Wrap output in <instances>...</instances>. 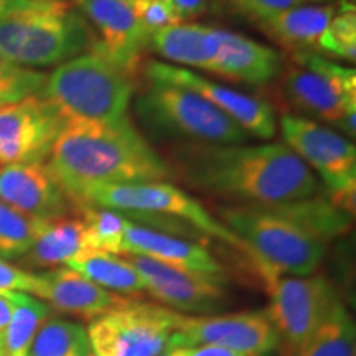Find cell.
<instances>
[{"instance_id": "ee69618b", "label": "cell", "mask_w": 356, "mask_h": 356, "mask_svg": "<svg viewBox=\"0 0 356 356\" xmlns=\"http://www.w3.org/2000/svg\"><path fill=\"white\" fill-rule=\"evenodd\" d=\"M43 2H47V0H43Z\"/></svg>"}, {"instance_id": "44dd1931", "label": "cell", "mask_w": 356, "mask_h": 356, "mask_svg": "<svg viewBox=\"0 0 356 356\" xmlns=\"http://www.w3.org/2000/svg\"><path fill=\"white\" fill-rule=\"evenodd\" d=\"M337 12V6L302 3L254 24L262 33L287 50L312 51L320 55L323 38Z\"/></svg>"}, {"instance_id": "d6986e66", "label": "cell", "mask_w": 356, "mask_h": 356, "mask_svg": "<svg viewBox=\"0 0 356 356\" xmlns=\"http://www.w3.org/2000/svg\"><path fill=\"white\" fill-rule=\"evenodd\" d=\"M122 254L149 257V259L180 267V269L225 274L220 261L202 244L172 236L167 231L163 233V231L149 228L142 222L131 220L129 216H126V225H124Z\"/></svg>"}, {"instance_id": "603a6c76", "label": "cell", "mask_w": 356, "mask_h": 356, "mask_svg": "<svg viewBox=\"0 0 356 356\" xmlns=\"http://www.w3.org/2000/svg\"><path fill=\"white\" fill-rule=\"evenodd\" d=\"M84 233L86 226L81 216H60L44 220L32 249L22 257L26 266L40 269H55L66 266L84 251Z\"/></svg>"}, {"instance_id": "ba28073f", "label": "cell", "mask_w": 356, "mask_h": 356, "mask_svg": "<svg viewBox=\"0 0 356 356\" xmlns=\"http://www.w3.org/2000/svg\"><path fill=\"white\" fill-rule=\"evenodd\" d=\"M291 60L296 66L287 70L284 89L292 106L353 139L356 71L312 51H292Z\"/></svg>"}, {"instance_id": "836d02e7", "label": "cell", "mask_w": 356, "mask_h": 356, "mask_svg": "<svg viewBox=\"0 0 356 356\" xmlns=\"http://www.w3.org/2000/svg\"><path fill=\"white\" fill-rule=\"evenodd\" d=\"M37 274L13 266L0 257V293L3 292H25L33 296Z\"/></svg>"}, {"instance_id": "5b68a950", "label": "cell", "mask_w": 356, "mask_h": 356, "mask_svg": "<svg viewBox=\"0 0 356 356\" xmlns=\"http://www.w3.org/2000/svg\"><path fill=\"white\" fill-rule=\"evenodd\" d=\"M42 95L65 122L115 121L127 115L136 81L101 51L91 50L58 65Z\"/></svg>"}, {"instance_id": "7402d4cb", "label": "cell", "mask_w": 356, "mask_h": 356, "mask_svg": "<svg viewBox=\"0 0 356 356\" xmlns=\"http://www.w3.org/2000/svg\"><path fill=\"white\" fill-rule=\"evenodd\" d=\"M220 37L222 50L216 76L261 86L282 74V56L274 48L229 30L220 29Z\"/></svg>"}, {"instance_id": "52a82bcc", "label": "cell", "mask_w": 356, "mask_h": 356, "mask_svg": "<svg viewBox=\"0 0 356 356\" xmlns=\"http://www.w3.org/2000/svg\"><path fill=\"white\" fill-rule=\"evenodd\" d=\"M99 207L136 216H170L184 220L202 233L220 239L252 259L246 243L211 215L202 203L168 181L126 185H92L79 191L71 207Z\"/></svg>"}, {"instance_id": "8992f818", "label": "cell", "mask_w": 356, "mask_h": 356, "mask_svg": "<svg viewBox=\"0 0 356 356\" xmlns=\"http://www.w3.org/2000/svg\"><path fill=\"white\" fill-rule=\"evenodd\" d=\"M140 121L160 136L207 145H238L248 134L190 89L149 81L136 101Z\"/></svg>"}, {"instance_id": "9c48e42d", "label": "cell", "mask_w": 356, "mask_h": 356, "mask_svg": "<svg viewBox=\"0 0 356 356\" xmlns=\"http://www.w3.org/2000/svg\"><path fill=\"white\" fill-rule=\"evenodd\" d=\"M284 144L322 181L327 197L353 215L356 198V147L335 129L304 115L280 119Z\"/></svg>"}, {"instance_id": "8d00e7d4", "label": "cell", "mask_w": 356, "mask_h": 356, "mask_svg": "<svg viewBox=\"0 0 356 356\" xmlns=\"http://www.w3.org/2000/svg\"><path fill=\"white\" fill-rule=\"evenodd\" d=\"M37 2L40 0H0V20L15 15L19 12L29 10V8L37 6Z\"/></svg>"}, {"instance_id": "4316f807", "label": "cell", "mask_w": 356, "mask_h": 356, "mask_svg": "<svg viewBox=\"0 0 356 356\" xmlns=\"http://www.w3.org/2000/svg\"><path fill=\"white\" fill-rule=\"evenodd\" d=\"M89 353L88 330L81 323L50 317L40 328L30 356H86Z\"/></svg>"}, {"instance_id": "d6a6232c", "label": "cell", "mask_w": 356, "mask_h": 356, "mask_svg": "<svg viewBox=\"0 0 356 356\" xmlns=\"http://www.w3.org/2000/svg\"><path fill=\"white\" fill-rule=\"evenodd\" d=\"M136 10L147 37L159 30L181 24L180 17L163 0H136Z\"/></svg>"}, {"instance_id": "cb8c5ba5", "label": "cell", "mask_w": 356, "mask_h": 356, "mask_svg": "<svg viewBox=\"0 0 356 356\" xmlns=\"http://www.w3.org/2000/svg\"><path fill=\"white\" fill-rule=\"evenodd\" d=\"M66 267L118 296H139L145 292V284L139 273L134 269L129 259L118 254L84 249Z\"/></svg>"}, {"instance_id": "8fae6325", "label": "cell", "mask_w": 356, "mask_h": 356, "mask_svg": "<svg viewBox=\"0 0 356 356\" xmlns=\"http://www.w3.org/2000/svg\"><path fill=\"white\" fill-rule=\"evenodd\" d=\"M269 292L266 312L279 337L282 356H293L337 305V289L323 275L262 274Z\"/></svg>"}, {"instance_id": "f35d334b", "label": "cell", "mask_w": 356, "mask_h": 356, "mask_svg": "<svg viewBox=\"0 0 356 356\" xmlns=\"http://www.w3.org/2000/svg\"><path fill=\"white\" fill-rule=\"evenodd\" d=\"M66 2H70V3H76L78 7H81L83 3H86L88 0H66Z\"/></svg>"}, {"instance_id": "7a4b0ae2", "label": "cell", "mask_w": 356, "mask_h": 356, "mask_svg": "<svg viewBox=\"0 0 356 356\" xmlns=\"http://www.w3.org/2000/svg\"><path fill=\"white\" fill-rule=\"evenodd\" d=\"M44 165L70 203L92 185L149 184L172 177L170 165L129 115L115 121L66 122Z\"/></svg>"}, {"instance_id": "30bf717a", "label": "cell", "mask_w": 356, "mask_h": 356, "mask_svg": "<svg viewBox=\"0 0 356 356\" xmlns=\"http://www.w3.org/2000/svg\"><path fill=\"white\" fill-rule=\"evenodd\" d=\"M180 314L163 305L132 299L89 323L88 338L96 356H155L168 351Z\"/></svg>"}, {"instance_id": "1f68e13d", "label": "cell", "mask_w": 356, "mask_h": 356, "mask_svg": "<svg viewBox=\"0 0 356 356\" xmlns=\"http://www.w3.org/2000/svg\"><path fill=\"white\" fill-rule=\"evenodd\" d=\"M231 12L239 13L251 22L266 19L287 8L309 3L312 0H215Z\"/></svg>"}, {"instance_id": "b9f144b4", "label": "cell", "mask_w": 356, "mask_h": 356, "mask_svg": "<svg viewBox=\"0 0 356 356\" xmlns=\"http://www.w3.org/2000/svg\"><path fill=\"white\" fill-rule=\"evenodd\" d=\"M0 356H7L6 351H0Z\"/></svg>"}, {"instance_id": "4dcf8cb0", "label": "cell", "mask_w": 356, "mask_h": 356, "mask_svg": "<svg viewBox=\"0 0 356 356\" xmlns=\"http://www.w3.org/2000/svg\"><path fill=\"white\" fill-rule=\"evenodd\" d=\"M47 76L40 71L15 65L0 55V96L8 104L29 96L42 95Z\"/></svg>"}, {"instance_id": "83f0119b", "label": "cell", "mask_w": 356, "mask_h": 356, "mask_svg": "<svg viewBox=\"0 0 356 356\" xmlns=\"http://www.w3.org/2000/svg\"><path fill=\"white\" fill-rule=\"evenodd\" d=\"M79 216L86 226L84 249L122 254L126 215L99 207H78Z\"/></svg>"}, {"instance_id": "60d3db41", "label": "cell", "mask_w": 356, "mask_h": 356, "mask_svg": "<svg viewBox=\"0 0 356 356\" xmlns=\"http://www.w3.org/2000/svg\"><path fill=\"white\" fill-rule=\"evenodd\" d=\"M155 356H170V350H168V351H163V353H160V355H155Z\"/></svg>"}, {"instance_id": "ac0fdd59", "label": "cell", "mask_w": 356, "mask_h": 356, "mask_svg": "<svg viewBox=\"0 0 356 356\" xmlns=\"http://www.w3.org/2000/svg\"><path fill=\"white\" fill-rule=\"evenodd\" d=\"M33 297L60 314L92 320L126 299L99 287L66 266L37 274Z\"/></svg>"}, {"instance_id": "7bdbcfd3", "label": "cell", "mask_w": 356, "mask_h": 356, "mask_svg": "<svg viewBox=\"0 0 356 356\" xmlns=\"http://www.w3.org/2000/svg\"><path fill=\"white\" fill-rule=\"evenodd\" d=\"M170 356H173V355H172V351H170Z\"/></svg>"}, {"instance_id": "e575fe53", "label": "cell", "mask_w": 356, "mask_h": 356, "mask_svg": "<svg viewBox=\"0 0 356 356\" xmlns=\"http://www.w3.org/2000/svg\"><path fill=\"white\" fill-rule=\"evenodd\" d=\"M163 2L170 6L181 22L197 19L208 8V0H163Z\"/></svg>"}, {"instance_id": "f1b7e54d", "label": "cell", "mask_w": 356, "mask_h": 356, "mask_svg": "<svg viewBox=\"0 0 356 356\" xmlns=\"http://www.w3.org/2000/svg\"><path fill=\"white\" fill-rule=\"evenodd\" d=\"M44 220H35L0 202V257L20 259L33 246Z\"/></svg>"}, {"instance_id": "5bb4252c", "label": "cell", "mask_w": 356, "mask_h": 356, "mask_svg": "<svg viewBox=\"0 0 356 356\" xmlns=\"http://www.w3.org/2000/svg\"><path fill=\"white\" fill-rule=\"evenodd\" d=\"M65 124V119L43 95L2 106L0 167L47 162Z\"/></svg>"}, {"instance_id": "ab89813d", "label": "cell", "mask_w": 356, "mask_h": 356, "mask_svg": "<svg viewBox=\"0 0 356 356\" xmlns=\"http://www.w3.org/2000/svg\"><path fill=\"white\" fill-rule=\"evenodd\" d=\"M6 104H8V102H7L6 99H3L2 96H0V108H2V106H6Z\"/></svg>"}, {"instance_id": "6da1fadb", "label": "cell", "mask_w": 356, "mask_h": 356, "mask_svg": "<svg viewBox=\"0 0 356 356\" xmlns=\"http://www.w3.org/2000/svg\"><path fill=\"white\" fill-rule=\"evenodd\" d=\"M175 157L186 184L249 207L299 202L320 190L318 178L284 142L191 144L177 150Z\"/></svg>"}, {"instance_id": "d590c367", "label": "cell", "mask_w": 356, "mask_h": 356, "mask_svg": "<svg viewBox=\"0 0 356 356\" xmlns=\"http://www.w3.org/2000/svg\"><path fill=\"white\" fill-rule=\"evenodd\" d=\"M173 356H243L233 350L222 348L216 345H197V346H184V348L170 350Z\"/></svg>"}, {"instance_id": "277c9868", "label": "cell", "mask_w": 356, "mask_h": 356, "mask_svg": "<svg viewBox=\"0 0 356 356\" xmlns=\"http://www.w3.org/2000/svg\"><path fill=\"white\" fill-rule=\"evenodd\" d=\"M97 37L66 0L37 2L0 20V55L20 66H58L95 50Z\"/></svg>"}, {"instance_id": "7c38bea8", "label": "cell", "mask_w": 356, "mask_h": 356, "mask_svg": "<svg viewBox=\"0 0 356 356\" xmlns=\"http://www.w3.org/2000/svg\"><path fill=\"white\" fill-rule=\"evenodd\" d=\"M216 345L243 356H270L279 350V337L266 310L178 317L170 348Z\"/></svg>"}, {"instance_id": "ffe728a7", "label": "cell", "mask_w": 356, "mask_h": 356, "mask_svg": "<svg viewBox=\"0 0 356 356\" xmlns=\"http://www.w3.org/2000/svg\"><path fill=\"white\" fill-rule=\"evenodd\" d=\"M147 48L180 68L215 74L222 44L220 29L181 22L150 35Z\"/></svg>"}, {"instance_id": "9a60e30c", "label": "cell", "mask_w": 356, "mask_h": 356, "mask_svg": "<svg viewBox=\"0 0 356 356\" xmlns=\"http://www.w3.org/2000/svg\"><path fill=\"white\" fill-rule=\"evenodd\" d=\"M144 76L147 81L175 84L197 92L218 111L228 115L248 136L269 140L277 132V121L269 102L222 86L210 78L195 73L193 70L180 68L162 61H147Z\"/></svg>"}, {"instance_id": "74e56055", "label": "cell", "mask_w": 356, "mask_h": 356, "mask_svg": "<svg viewBox=\"0 0 356 356\" xmlns=\"http://www.w3.org/2000/svg\"><path fill=\"white\" fill-rule=\"evenodd\" d=\"M12 312H13V305L10 299L3 296V293H0V333H3L8 322H10Z\"/></svg>"}, {"instance_id": "484cf974", "label": "cell", "mask_w": 356, "mask_h": 356, "mask_svg": "<svg viewBox=\"0 0 356 356\" xmlns=\"http://www.w3.org/2000/svg\"><path fill=\"white\" fill-rule=\"evenodd\" d=\"M293 356H356L355 322L343 302H337Z\"/></svg>"}, {"instance_id": "d4e9b609", "label": "cell", "mask_w": 356, "mask_h": 356, "mask_svg": "<svg viewBox=\"0 0 356 356\" xmlns=\"http://www.w3.org/2000/svg\"><path fill=\"white\" fill-rule=\"evenodd\" d=\"M3 296L13 305L10 322L3 330V351L7 356H30L35 338L50 318L51 309L25 292H3Z\"/></svg>"}, {"instance_id": "4fadbf2b", "label": "cell", "mask_w": 356, "mask_h": 356, "mask_svg": "<svg viewBox=\"0 0 356 356\" xmlns=\"http://www.w3.org/2000/svg\"><path fill=\"white\" fill-rule=\"evenodd\" d=\"M127 259L144 280L145 292L167 309L185 315H213L228 304L225 274L180 269L142 256Z\"/></svg>"}, {"instance_id": "2e32d148", "label": "cell", "mask_w": 356, "mask_h": 356, "mask_svg": "<svg viewBox=\"0 0 356 356\" xmlns=\"http://www.w3.org/2000/svg\"><path fill=\"white\" fill-rule=\"evenodd\" d=\"M79 8L97 37L95 50L134 76L149 40L137 15L136 0H88Z\"/></svg>"}, {"instance_id": "3957f363", "label": "cell", "mask_w": 356, "mask_h": 356, "mask_svg": "<svg viewBox=\"0 0 356 356\" xmlns=\"http://www.w3.org/2000/svg\"><path fill=\"white\" fill-rule=\"evenodd\" d=\"M220 221L246 243L261 275H312L327 254L328 241L307 228L289 203L222 208Z\"/></svg>"}, {"instance_id": "f546056e", "label": "cell", "mask_w": 356, "mask_h": 356, "mask_svg": "<svg viewBox=\"0 0 356 356\" xmlns=\"http://www.w3.org/2000/svg\"><path fill=\"white\" fill-rule=\"evenodd\" d=\"M320 55L340 58L351 63L356 60V10L353 6L343 3L338 7L323 38Z\"/></svg>"}, {"instance_id": "e0dca14e", "label": "cell", "mask_w": 356, "mask_h": 356, "mask_svg": "<svg viewBox=\"0 0 356 356\" xmlns=\"http://www.w3.org/2000/svg\"><path fill=\"white\" fill-rule=\"evenodd\" d=\"M0 202L35 220H55L71 210V203L44 163L0 167Z\"/></svg>"}]
</instances>
